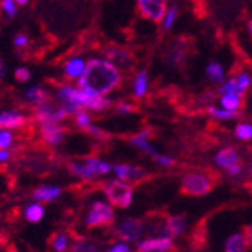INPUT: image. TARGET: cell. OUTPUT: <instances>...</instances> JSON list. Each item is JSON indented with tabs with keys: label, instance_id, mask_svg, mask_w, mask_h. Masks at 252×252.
<instances>
[{
	"label": "cell",
	"instance_id": "cell-1",
	"mask_svg": "<svg viewBox=\"0 0 252 252\" xmlns=\"http://www.w3.org/2000/svg\"><path fill=\"white\" fill-rule=\"evenodd\" d=\"M120 83L121 73L109 59H91L79 77V86L82 89H88L98 95L109 94Z\"/></svg>",
	"mask_w": 252,
	"mask_h": 252
},
{
	"label": "cell",
	"instance_id": "cell-2",
	"mask_svg": "<svg viewBox=\"0 0 252 252\" xmlns=\"http://www.w3.org/2000/svg\"><path fill=\"white\" fill-rule=\"evenodd\" d=\"M59 98L66 106L76 107L77 110L82 107L93 109V110H106L112 104L109 98L91 93L88 89H82V88L76 89L71 86H62L59 89Z\"/></svg>",
	"mask_w": 252,
	"mask_h": 252
},
{
	"label": "cell",
	"instance_id": "cell-3",
	"mask_svg": "<svg viewBox=\"0 0 252 252\" xmlns=\"http://www.w3.org/2000/svg\"><path fill=\"white\" fill-rule=\"evenodd\" d=\"M189 172L183 177L181 180V188L180 192L188 196H204L210 193L215 186L216 181L219 180V175H215L213 172Z\"/></svg>",
	"mask_w": 252,
	"mask_h": 252
},
{
	"label": "cell",
	"instance_id": "cell-4",
	"mask_svg": "<svg viewBox=\"0 0 252 252\" xmlns=\"http://www.w3.org/2000/svg\"><path fill=\"white\" fill-rule=\"evenodd\" d=\"M193 50V38L175 36L162 52L163 62L171 68H181Z\"/></svg>",
	"mask_w": 252,
	"mask_h": 252
},
{
	"label": "cell",
	"instance_id": "cell-5",
	"mask_svg": "<svg viewBox=\"0 0 252 252\" xmlns=\"http://www.w3.org/2000/svg\"><path fill=\"white\" fill-rule=\"evenodd\" d=\"M109 202L120 209H127L133 201V188L124 180L104 181L101 185Z\"/></svg>",
	"mask_w": 252,
	"mask_h": 252
},
{
	"label": "cell",
	"instance_id": "cell-6",
	"mask_svg": "<svg viewBox=\"0 0 252 252\" xmlns=\"http://www.w3.org/2000/svg\"><path fill=\"white\" fill-rule=\"evenodd\" d=\"M115 222V213L109 204L103 201H95L86 216L88 228H101L109 226Z\"/></svg>",
	"mask_w": 252,
	"mask_h": 252
},
{
	"label": "cell",
	"instance_id": "cell-7",
	"mask_svg": "<svg viewBox=\"0 0 252 252\" xmlns=\"http://www.w3.org/2000/svg\"><path fill=\"white\" fill-rule=\"evenodd\" d=\"M216 163L226 169L230 175H239L243 171V160L234 147H226L216 154Z\"/></svg>",
	"mask_w": 252,
	"mask_h": 252
},
{
	"label": "cell",
	"instance_id": "cell-8",
	"mask_svg": "<svg viewBox=\"0 0 252 252\" xmlns=\"http://www.w3.org/2000/svg\"><path fill=\"white\" fill-rule=\"evenodd\" d=\"M136 9L144 18L153 23H160L168 12L166 0H137Z\"/></svg>",
	"mask_w": 252,
	"mask_h": 252
},
{
	"label": "cell",
	"instance_id": "cell-9",
	"mask_svg": "<svg viewBox=\"0 0 252 252\" xmlns=\"http://www.w3.org/2000/svg\"><path fill=\"white\" fill-rule=\"evenodd\" d=\"M142 220L139 219H131L127 218L126 220H123L118 226H117V234L120 239L126 240V242H133L137 240L142 234Z\"/></svg>",
	"mask_w": 252,
	"mask_h": 252
},
{
	"label": "cell",
	"instance_id": "cell-10",
	"mask_svg": "<svg viewBox=\"0 0 252 252\" xmlns=\"http://www.w3.org/2000/svg\"><path fill=\"white\" fill-rule=\"evenodd\" d=\"M41 134L44 137V141L52 147L59 145L63 137L65 131L59 126V121H47V123H41Z\"/></svg>",
	"mask_w": 252,
	"mask_h": 252
},
{
	"label": "cell",
	"instance_id": "cell-11",
	"mask_svg": "<svg viewBox=\"0 0 252 252\" xmlns=\"http://www.w3.org/2000/svg\"><path fill=\"white\" fill-rule=\"evenodd\" d=\"M174 243L171 237H156L145 240L137 246V252H172Z\"/></svg>",
	"mask_w": 252,
	"mask_h": 252
},
{
	"label": "cell",
	"instance_id": "cell-12",
	"mask_svg": "<svg viewBox=\"0 0 252 252\" xmlns=\"http://www.w3.org/2000/svg\"><path fill=\"white\" fill-rule=\"evenodd\" d=\"M115 172L120 180L127 183H141L147 178V171L139 166H130V165H117Z\"/></svg>",
	"mask_w": 252,
	"mask_h": 252
},
{
	"label": "cell",
	"instance_id": "cell-13",
	"mask_svg": "<svg viewBox=\"0 0 252 252\" xmlns=\"http://www.w3.org/2000/svg\"><path fill=\"white\" fill-rule=\"evenodd\" d=\"M186 216H181V215H177V216H169L165 222V226H163V233L169 234V237H177V236H181L183 231L186 230Z\"/></svg>",
	"mask_w": 252,
	"mask_h": 252
},
{
	"label": "cell",
	"instance_id": "cell-14",
	"mask_svg": "<svg viewBox=\"0 0 252 252\" xmlns=\"http://www.w3.org/2000/svg\"><path fill=\"white\" fill-rule=\"evenodd\" d=\"M26 124V118L18 112L14 110H8V112H2L0 113V128H18L21 126Z\"/></svg>",
	"mask_w": 252,
	"mask_h": 252
},
{
	"label": "cell",
	"instance_id": "cell-15",
	"mask_svg": "<svg viewBox=\"0 0 252 252\" xmlns=\"http://www.w3.org/2000/svg\"><path fill=\"white\" fill-rule=\"evenodd\" d=\"M106 56L109 58L110 62H117L121 66H128L133 65V56L128 50L120 49V47H113L106 50Z\"/></svg>",
	"mask_w": 252,
	"mask_h": 252
},
{
	"label": "cell",
	"instance_id": "cell-16",
	"mask_svg": "<svg viewBox=\"0 0 252 252\" xmlns=\"http://www.w3.org/2000/svg\"><path fill=\"white\" fill-rule=\"evenodd\" d=\"M248 239L243 233H236L226 240L225 252H246L248 249Z\"/></svg>",
	"mask_w": 252,
	"mask_h": 252
},
{
	"label": "cell",
	"instance_id": "cell-17",
	"mask_svg": "<svg viewBox=\"0 0 252 252\" xmlns=\"http://www.w3.org/2000/svg\"><path fill=\"white\" fill-rule=\"evenodd\" d=\"M61 188L56 186H39L38 189L33 190V198L36 201H42V202H49L56 199L61 195Z\"/></svg>",
	"mask_w": 252,
	"mask_h": 252
},
{
	"label": "cell",
	"instance_id": "cell-18",
	"mask_svg": "<svg viewBox=\"0 0 252 252\" xmlns=\"http://www.w3.org/2000/svg\"><path fill=\"white\" fill-rule=\"evenodd\" d=\"M85 66H86V63H85V61L80 59V58H74V59H71V61H68L66 65H65V70H63V71H65V76H66L68 79L80 77L82 73L85 71Z\"/></svg>",
	"mask_w": 252,
	"mask_h": 252
},
{
	"label": "cell",
	"instance_id": "cell-19",
	"mask_svg": "<svg viewBox=\"0 0 252 252\" xmlns=\"http://www.w3.org/2000/svg\"><path fill=\"white\" fill-rule=\"evenodd\" d=\"M25 95H26V100H29L33 104H41L44 101H49L47 91H44L41 86H33V88L26 89Z\"/></svg>",
	"mask_w": 252,
	"mask_h": 252
},
{
	"label": "cell",
	"instance_id": "cell-20",
	"mask_svg": "<svg viewBox=\"0 0 252 252\" xmlns=\"http://www.w3.org/2000/svg\"><path fill=\"white\" fill-rule=\"evenodd\" d=\"M70 172L83 178V180H91V178H94L97 174L94 172V169L91 168L86 162L83 163H71L70 165Z\"/></svg>",
	"mask_w": 252,
	"mask_h": 252
},
{
	"label": "cell",
	"instance_id": "cell-21",
	"mask_svg": "<svg viewBox=\"0 0 252 252\" xmlns=\"http://www.w3.org/2000/svg\"><path fill=\"white\" fill-rule=\"evenodd\" d=\"M130 142H131L134 147H137V148H141V150L147 151V153L151 154L153 157L157 154V151L148 144V133H147V131H142V133H139V134L133 136L131 139H130Z\"/></svg>",
	"mask_w": 252,
	"mask_h": 252
},
{
	"label": "cell",
	"instance_id": "cell-22",
	"mask_svg": "<svg viewBox=\"0 0 252 252\" xmlns=\"http://www.w3.org/2000/svg\"><path fill=\"white\" fill-rule=\"evenodd\" d=\"M49 243L56 252H63L68 248V245H70V239H68L66 234L61 233V231H56L49 237Z\"/></svg>",
	"mask_w": 252,
	"mask_h": 252
},
{
	"label": "cell",
	"instance_id": "cell-23",
	"mask_svg": "<svg viewBox=\"0 0 252 252\" xmlns=\"http://www.w3.org/2000/svg\"><path fill=\"white\" fill-rule=\"evenodd\" d=\"M148 89V74L147 71H141L134 79V97L141 98L145 95Z\"/></svg>",
	"mask_w": 252,
	"mask_h": 252
},
{
	"label": "cell",
	"instance_id": "cell-24",
	"mask_svg": "<svg viewBox=\"0 0 252 252\" xmlns=\"http://www.w3.org/2000/svg\"><path fill=\"white\" fill-rule=\"evenodd\" d=\"M205 73H207V77L215 82V83H220L223 82V77H225V73H223V68L220 66L219 62H210L205 68Z\"/></svg>",
	"mask_w": 252,
	"mask_h": 252
},
{
	"label": "cell",
	"instance_id": "cell-25",
	"mask_svg": "<svg viewBox=\"0 0 252 252\" xmlns=\"http://www.w3.org/2000/svg\"><path fill=\"white\" fill-rule=\"evenodd\" d=\"M242 101H243V97L234 95V94H223V97L220 98L222 106L226 110H231V112H237L242 106Z\"/></svg>",
	"mask_w": 252,
	"mask_h": 252
},
{
	"label": "cell",
	"instance_id": "cell-26",
	"mask_svg": "<svg viewBox=\"0 0 252 252\" xmlns=\"http://www.w3.org/2000/svg\"><path fill=\"white\" fill-rule=\"evenodd\" d=\"M219 93H220L222 95H223V94H234V95H240V97L245 95V91L239 86L237 79H231L230 82H226V83L219 89Z\"/></svg>",
	"mask_w": 252,
	"mask_h": 252
},
{
	"label": "cell",
	"instance_id": "cell-27",
	"mask_svg": "<svg viewBox=\"0 0 252 252\" xmlns=\"http://www.w3.org/2000/svg\"><path fill=\"white\" fill-rule=\"evenodd\" d=\"M44 216V207L41 204H31L26 209V219L29 222H39Z\"/></svg>",
	"mask_w": 252,
	"mask_h": 252
},
{
	"label": "cell",
	"instance_id": "cell-28",
	"mask_svg": "<svg viewBox=\"0 0 252 252\" xmlns=\"http://www.w3.org/2000/svg\"><path fill=\"white\" fill-rule=\"evenodd\" d=\"M207 112L212 117L218 118V120H233L239 117V112H231V110H220L216 107H207Z\"/></svg>",
	"mask_w": 252,
	"mask_h": 252
},
{
	"label": "cell",
	"instance_id": "cell-29",
	"mask_svg": "<svg viewBox=\"0 0 252 252\" xmlns=\"http://www.w3.org/2000/svg\"><path fill=\"white\" fill-rule=\"evenodd\" d=\"M70 252H100L98 246L93 242H86V240H82V242H77Z\"/></svg>",
	"mask_w": 252,
	"mask_h": 252
},
{
	"label": "cell",
	"instance_id": "cell-30",
	"mask_svg": "<svg viewBox=\"0 0 252 252\" xmlns=\"http://www.w3.org/2000/svg\"><path fill=\"white\" fill-rule=\"evenodd\" d=\"M234 134L240 137L242 141L252 139V126L251 124H239L234 130Z\"/></svg>",
	"mask_w": 252,
	"mask_h": 252
},
{
	"label": "cell",
	"instance_id": "cell-31",
	"mask_svg": "<svg viewBox=\"0 0 252 252\" xmlns=\"http://www.w3.org/2000/svg\"><path fill=\"white\" fill-rule=\"evenodd\" d=\"M76 124L79 126V127H82V128H86L89 124H91V117L88 115V113L85 112V110H82V109H79L77 112H76Z\"/></svg>",
	"mask_w": 252,
	"mask_h": 252
},
{
	"label": "cell",
	"instance_id": "cell-32",
	"mask_svg": "<svg viewBox=\"0 0 252 252\" xmlns=\"http://www.w3.org/2000/svg\"><path fill=\"white\" fill-rule=\"evenodd\" d=\"M14 141V136L11 131L5 130V128H0V148H8Z\"/></svg>",
	"mask_w": 252,
	"mask_h": 252
},
{
	"label": "cell",
	"instance_id": "cell-33",
	"mask_svg": "<svg viewBox=\"0 0 252 252\" xmlns=\"http://www.w3.org/2000/svg\"><path fill=\"white\" fill-rule=\"evenodd\" d=\"M2 9L5 11V14L12 18L17 15V6H15V0H2Z\"/></svg>",
	"mask_w": 252,
	"mask_h": 252
},
{
	"label": "cell",
	"instance_id": "cell-34",
	"mask_svg": "<svg viewBox=\"0 0 252 252\" xmlns=\"http://www.w3.org/2000/svg\"><path fill=\"white\" fill-rule=\"evenodd\" d=\"M14 76H15V79H17L18 82H21V83L28 82V80H29V79L32 77L31 71L28 70L26 66H18L17 70H15V73H14Z\"/></svg>",
	"mask_w": 252,
	"mask_h": 252
},
{
	"label": "cell",
	"instance_id": "cell-35",
	"mask_svg": "<svg viewBox=\"0 0 252 252\" xmlns=\"http://www.w3.org/2000/svg\"><path fill=\"white\" fill-rule=\"evenodd\" d=\"M177 11H178L177 6H172V8L166 12V15H165V17H166V18H165V25H163V28H165L166 31L172 26V23H174V20H175V17H177Z\"/></svg>",
	"mask_w": 252,
	"mask_h": 252
},
{
	"label": "cell",
	"instance_id": "cell-36",
	"mask_svg": "<svg viewBox=\"0 0 252 252\" xmlns=\"http://www.w3.org/2000/svg\"><path fill=\"white\" fill-rule=\"evenodd\" d=\"M154 160H156V162H158L160 165H163V166H171V165H174V163H175V160H174L172 157L162 156V154H158V153L154 156Z\"/></svg>",
	"mask_w": 252,
	"mask_h": 252
},
{
	"label": "cell",
	"instance_id": "cell-37",
	"mask_svg": "<svg viewBox=\"0 0 252 252\" xmlns=\"http://www.w3.org/2000/svg\"><path fill=\"white\" fill-rule=\"evenodd\" d=\"M117 112L118 113H133V112H136V107L133 104H128L126 101H121V103L117 104Z\"/></svg>",
	"mask_w": 252,
	"mask_h": 252
},
{
	"label": "cell",
	"instance_id": "cell-38",
	"mask_svg": "<svg viewBox=\"0 0 252 252\" xmlns=\"http://www.w3.org/2000/svg\"><path fill=\"white\" fill-rule=\"evenodd\" d=\"M237 83H239V86H240L243 91H246L248 86L251 85V79L248 77V74H240V76L237 77Z\"/></svg>",
	"mask_w": 252,
	"mask_h": 252
},
{
	"label": "cell",
	"instance_id": "cell-39",
	"mask_svg": "<svg viewBox=\"0 0 252 252\" xmlns=\"http://www.w3.org/2000/svg\"><path fill=\"white\" fill-rule=\"evenodd\" d=\"M28 35L25 33H18L14 39V44H15V47H23V45H26L28 44Z\"/></svg>",
	"mask_w": 252,
	"mask_h": 252
},
{
	"label": "cell",
	"instance_id": "cell-40",
	"mask_svg": "<svg viewBox=\"0 0 252 252\" xmlns=\"http://www.w3.org/2000/svg\"><path fill=\"white\" fill-rule=\"evenodd\" d=\"M107 252H128V246L126 245V243H120V245H117V246H113L110 251H107Z\"/></svg>",
	"mask_w": 252,
	"mask_h": 252
},
{
	"label": "cell",
	"instance_id": "cell-41",
	"mask_svg": "<svg viewBox=\"0 0 252 252\" xmlns=\"http://www.w3.org/2000/svg\"><path fill=\"white\" fill-rule=\"evenodd\" d=\"M11 157V151H8L6 148H0V162H5Z\"/></svg>",
	"mask_w": 252,
	"mask_h": 252
},
{
	"label": "cell",
	"instance_id": "cell-42",
	"mask_svg": "<svg viewBox=\"0 0 252 252\" xmlns=\"http://www.w3.org/2000/svg\"><path fill=\"white\" fill-rule=\"evenodd\" d=\"M243 234L246 236L248 242H249V243H252V225H249V226H246V228H245V233H243Z\"/></svg>",
	"mask_w": 252,
	"mask_h": 252
},
{
	"label": "cell",
	"instance_id": "cell-43",
	"mask_svg": "<svg viewBox=\"0 0 252 252\" xmlns=\"http://www.w3.org/2000/svg\"><path fill=\"white\" fill-rule=\"evenodd\" d=\"M3 76H5V62L2 58H0V80L3 79Z\"/></svg>",
	"mask_w": 252,
	"mask_h": 252
},
{
	"label": "cell",
	"instance_id": "cell-44",
	"mask_svg": "<svg viewBox=\"0 0 252 252\" xmlns=\"http://www.w3.org/2000/svg\"><path fill=\"white\" fill-rule=\"evenodd\" d=\"M248 32H249V35H251V38H252V18L248 21Z\"/></svg>",
	"mask_w": 252,
	"mask_h": 252
},
{
	"label": "cell",
	"instance_id": "cell-45",
	"mask_svg": "<svg viewBox=\"0 0 252 252\" xmlns=\"http://www.w3.org/2000/svg\"><path fill=\"white\" fill-rule=\"evenodd\" d=\"M15 2L20 3V5H26V3L29 2V0H15Z\"/></svg>",
	"mask_w": 252,
	"mask_h": 252
},
{
	"label": "cell",
	"instance_id": "cell-46",
	"mask_svg": "<svg viewBox=\"0 0 252 252\" xmlns=\"http://www.w3.org/2000/svg\"><path fill=\"white\" fill-rule=\"evenodd\" d=\"M249 171H251V174H252V160H251V165H249Z\"/></svg>",
	"mask_w": 252,
	"mask_h": 252
}]
</instances>
